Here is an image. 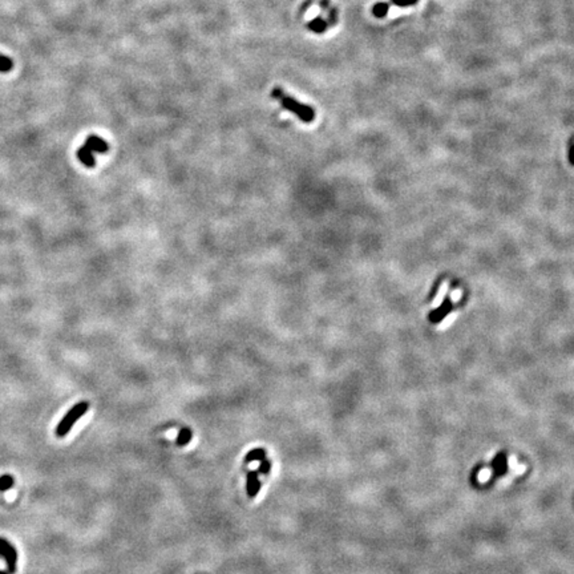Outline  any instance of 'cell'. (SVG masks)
I'll list each match as a JSON object with an SVG mask.
<instances>
[{
    "label": "cell",
    "mask_w": 574,
    "mask_h": 574,
    "mask_svg": "<svg viewBox=\"0 0 574 574\" xmlns=\"http://www.w3.org/2000/svg\"><path fill=\"white\" fill-rule=\"evenodd\" d=\"M271 97L275 100H279L280 105L283 107L286 111L294 113L299 117V120L303 122H312L315 118V111L311 108L310 105L302 104L298 100L293 98L291 96H287L283 91L280 88H274L271 92Z\"/></svg>",
    "instance_id": "6da1fadb"
},
{
    "label": "cell",
    "mask_w": 574,
    "mask_h": 574,
    "mask_svg": "<svg viewBox=\"0 0 574 574\" xmlns=\"http://www.w3.org/2000/svg\"><path fill=\"white\" fill-rule=\"evenodd\" d=\"M89 403L88 402H80L77 404H74L69 411L67 412V415L60 420L59 426L56 427V436L59 437H64L67 436V433L71 431L72 427L74 426V423H77L81 419V416L85 415V412L88 411Z\"/></svg>",
    "instance_id": "7a4b0ae2"
},
{
    "label": "cell",
    "mask_w": 574,
    "mask_h": 574,
    "mask_svg": "<svg viewBox=\"0 0 574 574\" xmlns=\"http://www.w3.org/2000/svg\"><path fill=\"white\" fill-rule=\"evenodd\" d=\"M0 557H3L4 560H6V562H7L8 571H10L11 574L15 573V570H16V560H17L16 551H15V547L12 546L7 540H4V538H0Z\"/></svg>",
    "instance_id": "3957f363"
},
{
    "label": "cell",
    "mask_w": 574,
    "mask_h": 574,
    "mask_svg": "<svg viewBox=\"0 0 574 574\" xmlns=\"http://www.w3.org/2000/svg\"><path fill=\"white\" fill-rule=\"evenodd\" d=\"M84 145L93 153H107L109 150L108 142L104 141L101 137H98L96 135L88 136V139H87Z\"/></svg>",
    "instance_id": "277c9868"
},
{
    "label": "cell",
    "mask_w": 574,
    "mask_h": 574,
    "mask_svg": "<svg viewBox=\"0 0 574 574\" xmlns=\"http://www.w3.org/2000/svg\"><path fill=\"white\" fill-rule=\"evenodd\" d=\"M259 489H260V481H259V479H258V472H255V471H251V472L247 473V477H246V493H247V496L250 497V499L257 497V494L259 493Z\"/></svg>",
    "instance_id": "5b68a950"
},
{
    "label": "cell",
    "mask_w": 574,
    "mask_h": 574,
    "mask_svg": "<svg viewBox=\"0 0 574 574\" xmlns=\"http://www.w3.org/2000/svg\"><path fill=\"white\" fill-rule=\"evenodd\" d=\"M492 471H493V476L499 477L505 475L508 471V461H507V455L504 452L497 453L494 459L492 460Z\"/></svg>",
    "instance_id": "8992f818"
},
{
    "label": "cell",
    "mask_w": 574,
    "mask_h": 574,
    "mask_svg": "<svg viewBox=\"0 0 574 574\" xmlns=\"http://www.w3.org/2000/svg\"><path fill=\"white\" fill-rule=\"evenodd\" d=\"M77 157L79 160L81 161V164H84L85 166H88V168H93V166L96 165V159L95 155H93V152L92 150H89L88 148L85 145L80 146L77 150Z\"/></svg>",
    "instance_id": "52a82bcc"
},
{
    "label": "cell",
    "mask_w": 574,
    "mask_h": 574,
    "mask_svg": "<svg viewBox=\"0 0 574 574\" xmlns=\"http://www.w3.org/2000/svg\"><path fill=\"white\" fill-rule=\"evenodd\" d=\"M307 28L315 34H323L324 31L328 28L327 20H324L322 16H317L307 24Z\"/></svg>",
    "instance_id": "ba28073f"
},
{
    "label": "cell",
    "mask_w": 574,
    "mask_h": 574,
    "mask_svg": "<svg viewBox=\"0 0 574 574\" xmlns=\"http://www.w3.org/2000/svg\"><path fill=\"white\" fill-rule=\"evenodd\" d=\"M265 459H266V449L265 448L251 449L250 452L245 456V461H246V463H251V461H262V460Z\"/></svg>",
    "instance_id": "9c48e42d"
},
{
    "label": "cell",
    "mask_w": 574,
    "mask_h": 574,
    "mask_svg": "<svg viewBox=\"0 0 574 574\" xmlns=\"http://www.w3.org/2000/svg\"><path fill=\"white\" fill-rule=\"evenodd\" d=\"M192 437H193L192 431H190L189 428H182L181 431H179L178 437H177V444H178L179 447L186 446V444H189V441L192 440Z\"/></svg>",
    "instance_id": "30bf717a"
},
{
    "label": "cell",
    "mask_w": 574,
    "mask_h": 574,
    "mask_svg": "<svg viewBox=\"0 0 574 574\" xmlns=\"http://www.w3.org/2000/svg\"><path fill=\"white\" fill-rule=\"evenodd\" d=\"M388 4L387 3H376L374 7H372V14H374V16L378 17V19H382V17H384L385 15L388 14Z\"/></svg>",
    "instance_id": "8fae6325"
},
{
    "label": "cell",
    "mask_w": 574,
    "mask_h": 574,
    "mask_svg": "<svg viewBox=\"0 0 574 574\" xmlns=\"http://www.w3.org/2000/svg\"><path fill=\"white\" fill-rule=\"evenodd\" d=\"M12 485H14V477L10 476V475H4V476L0 477V490L2 492L8 490L10 488H12Z\"/></svg>",
    "instance_id": "7c38bea8"
},
{
    "label": "cell",
    "mask_w": 574,
    "mask_h": 574,
    "mask_svg": "<svg viewBox=\"0 0 574 574\" xmlns=\"http://www.w3.org/2000/svg\"><path fill=\"white\" fill-rule=\"evenodd\" d=\"M14 68V61L7 56L0 55V72H8Z\"/></svg>",
    "instance_id": "4fadbf2b"
},
{
    "label": "cell",
    "mask_w": 574,
    "mask_h": 574,
    "mask_svg": "<svg viewBox=\"0 0 574 574\" xmlns=\"http://www.w3.org/2000/svg\"><path fill=\"white\" fill-rule=\"evenodd\" d=\"M327 12H328V20H327L328 27H334L335 24H336V21H338V11H336V8L335 7H330L327 10Z\"/></svg>",
    "instance_id": "5bb4252c"
},
{
    "label": "cell",
    "mask_w": 574,
    "mask_h": 574,
    "mask_svg": "<svg viewBox=\"0 0 574 574\" xmlns=\"http://www.w3.org/2000/svg\"><path fill=\"white\" fill-rule=\"evenodd\" d=\"M270 468H271L270 461H269L267 459H265V460H262V461H260L259 468H258L257 472L260 473V475H265V476H266V475H269V473H270Z\"/></svg>",
    "instance_id": "9a60e30c"
},
{
    "label": "cell",
    "mask_w": 574,
    "mask_h": 574,
    "mask_svg": "<svg viewBox=\"0 0 574 574\" xmlns=\"http://www.w3.org/2000/svg\"><path fill=\"white\" fill-rule=\"evenodd\" d=\"M391 2L398 7H409V6H415L419 0H391Z\"/></svg>",
    "instance_id": "2e32d148"
},
{
    "label": "cell",
    "mask_w": 574,
    "mask_h": 574,
    "mask_svg": "<svg viewBox=\"0 0 574 574\" xmlns=\"http://www.w3.org/2000/svg\"><path fill=\"white\" fill-rule=\"evenodd\" d=\"M569 161H570L571 165H574V145L570 146V150H569Z\"/></svg>",
    "instance_id": "e0dca14e"
},
{
    "label": "cell",
    "mask_w": 574,
    "mask_h": 574,
    "mask_svg": "<svg viewBox=\"0 0 574 574\" xmlns=\"http://www.w3.org/2000/svg\"><path fill=\"white\" fill-rule=\"evenodd\" d=\"M321 7L323 8V10H328V8L331 7V6H330V0H321Z\"/></svg>",
    "instance_id": "ac0fdd59"
},
{
    "label": "cell",
    "mask_w": 574,
    "mask_h": 574,
    "mask_svg": "<svg viewBox=\"0 0 574 574\" xmlns=\"http://www.w3.org/2000/svg\"><path fill=\"white\" fill-rule=\"evenodd\" d=\"M0 574H7V573H6V571H2V570H0Z\"/></svg>",
    "instance_id": "d6986e66"
}]
</instances>
